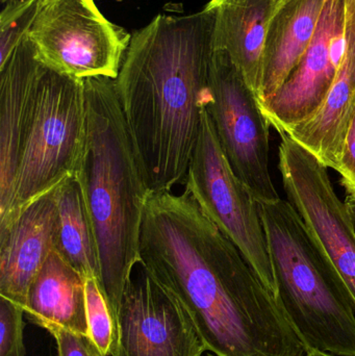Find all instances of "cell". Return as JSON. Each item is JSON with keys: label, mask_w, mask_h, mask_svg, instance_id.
<instances>
[{"label": "cell", "mask_w": 355, "mask_h": 356, "mask_svg": "<svg viewBox=\"0 0 355 356\" xmlns=\"http://www.w3.org/2000/svg\"><path fill=\"white\" fill-rule=\"evenodd\" d=\"M140 265L181 302L212 355L306 353L276 298L188 191L149 193Z\"/></svg>", "instance_id": "obj_1"}, {"label": "cell", "mask_w": 355, "mask_h": 356, "mask_svg": "<svg viewBox=\"0 0 355 356\" xmlns=\"http://www.w3.org/2000/svg\"><path fill=\"white\" fill-rule=\"evenodd\" d=\"M215 12L158 15L131 35L116 81L150 193L185 181L210 102Z\"/></svg>", "instance_id": "obj_2"}, {"label": "cell", "mask_w": 355, "mask_h": 356, "mask_svg": "<svg viewBox=\"0 0 355 356\" xmlns=\"http://www.w3.org/2000/svg\"><path fill=\"white\" fill-rule=\"evenodd\" d=\"M87 127L77 169L95 238L99 284L117 318L127 284L140 264V241L149 190L125 122L116 81L85 79Z\"/></svg>", "instance_id": "obj_3"}, {"label": "cell", "mask_w": 355, "mask_h": 356, "mask_svg": "<svg viewBox=\"0 0 355 356\" xmlns=\"http://www.w3.org/2000/svg\"><path fill=\"white\" fill-rule=\"evenodd\" d=\"M276 300L304 349L355 356V311L345 282L290 201L258 202Z\"/></svg>", "instance_id": "obj_4"}, {"label": "cell", "mask_w": 355, "mask_h": 356, "mask_svg": "<svg viewBox=\"0 0 355 356\" xmlns=\"http://www.w3.org/2000/svg\"><path fill=\"white\" fill-rule=\"evenodd\" d=\"M85 79L60 74L44 65L35 116L21 154L10 207L0 215V227L75 177L85 147Z\"/></svg>", "instance_id": "obj_5"}, {"label": "cell", "mask_w": 355, "mask_h": 356, "mask_svg": "<svg viewBox=\"0 0 355 356\" xmlns=\"http://www.w3.org/2000/svg\"><path fill=\"white\" fill-rule=\"evenodd\" d=\"M185 184V191L204 215L239 249L267 290L276 298V284L258 201L231 169L206 108L202 112L199 137Z\"/></svg>", "instance_id": "obj_6"}, {"label": "cell", "mask_w": 355, "mask_h": 356, "mask_svg": "<svg viewBox=\"0 0 355 356\" xmlns=\"http://www.w3.org/2000/svg\"><path fill=\"white\" fill-rule=\"evenodd\" d=\"M28 37L45 66L77 79H116L131 39L95 0H53L41 6Z\"/></svg>", "instance_id": "obj_7"}, {"label": "cell", "mask_w": 355, "mask_h": 356, "mask_svg": "<svg viewBox=\"0 0 355 356\" xmlns=\"http://www.w3.org/2000/svg\"><path fill=\"white\" fill-rule=\"evenodd\" d=\"M208 114L231 169L258 202L281 198L269 170V124L256 93L229 54L214 50Z\"/></svg>", "instance_id": "obj_8"}, {"label": "cell", "mask_w": 355, "mask_h": 356, "mask_svg": "<svg viewBox=\"0 0 355 356\" xmlns=\"http://www.w3.org/2000/svg\"><path fill=\"white\" fill-rule=\"evenodd\" d=\"M281 137L283 190L337 268L355 311V232L345 202L336 194L329 168L285 134Z\"/></svg>", "instance_id": "obj_9"}, {"label": "cell", "mask_w": 355, "mask_h": 356, "mask_svg": "<svg viewBox=\"0 0 355 356\" xmlns=\"http://www.w3.org/2000/svg\"><path fill=\"white\" fill-rule=\"evenodd\" d=\"M206 351L188 312L139 264L123 294L110 356H202Z\"/></svg>", "instance_id": "obj_10"}, {"label": "cell", "mask_w": 355, "mask_h": 356, "mask_svg": "<svg viewBox=\"0 0 355 356\" xmlns=\"http://www.w3.org/2000/svg\"><path fill=\"white\" fill-rule=\"evenodd\" d=\"M347 0H327L316 33L297 66L271 97L263 114L279 135L308 120L320 108L335 81L345 46Z\"/></svg>", "instance_id": "obj_11"}, {"label": "cell", "mask_w": 355, "mask_h": 356, "mask_svg": "<svg viewBox=\"0 0 355 356\" xmlns=\"http://www.w3.org/2000/svg\"><path fill=\"white\" fill-rule=\"evenodd\" d=\"M43 69L28 35L0 67V215L8 211L12 200Z\"/></svg>", "instance_id": "obj_12"}, {"label": "cell", "mask_w": 355, "mask_h": 356, "mask_svg": "<svg viewBox=\"0 0 355 356\" xmlns=\"http://www.w3.org/2000/svg\"><path fill=\"white\" fill-rule=\"evenodd\" d=\"M56 191L0 227V296L24 309L33 280L56 248Z\"/></svg>", "instance_id": "obj_13"}, {"label": "cell", "mask_w": 355, "mask_h": 356, "mask_svg": "<svg viewBox=\"0 0 355 356\" xmlns=\"http://www.w3.org/2000/svg\"><path fill=\"white\" fill-rule=\"evenodd\" d=\"M355 114V0H347L345 46L333 86L319 110L285 135L337 171Z\"/></svg>", "instance_id": "obj_14"}, {"label": "cell", "mask_w": 355, "mask_h": 356, "mask_svg": "<svg viewBox=\"0 0 355 356\" xmlns=\"http://www.w3.org/2000/svg\"><path fill=\"white\" fill-rule=\"evenodd\" d=\"M281 0H210L214 50L229 54L258 99L269 23Z\"/></svg>", "instance_id": "obj_15"}, {"label": "cell", "mask_w": 355, "mask_h": 356, "mask_svg": "<svg viewBox=\"0 0 355 356\" xmlns=\"http://www.w3.org/2000/svg\"><path fill=\"white\" fill-rule=\"evenodd\" d=\"M327 0H281L267 31L258 102L273 95L302 60Z\"/></svg>", "instance_id": "obj_16"}, {"label": "cell", "mask_w": 355, "mask_h": 356, "mask_svg": "<svg viewBox=\"0 0 355 356\" xmlns=\"http://www.w3.org/2000/svg\"><path fill=\"white\" fill-rule=\"evenodd\" d=\"M24 311L40 327L53 324L89 336L85 277L56 249L33 280Z\"/></svg>", "instance_id": "obj_17"}, {"label": "cell", "mask_w": 355, "mask_h": 356, "mask_svg": "<svg viewBox=\"0 0 355 356\" xmlns=\"http://www.w3.org/2000/svg\"><path fill=\"white\" fill-rule=\"evenodd\" d=\"M56 202L58 229L54 249L83 277L95 276L99 280L95 238L76 178L56 191Z\"/></svg>", "instance_id": "obj_18"}, {"label": "cell", "mask_w": 355, "mask_h": 356, "mask_svg": "<svg viewBox=\"0 0 355 356\" xmlns=\"http://www.w3.org/2000/svg\"><path fill=\"white\" fill-rule=\"evenodd\" d=\"M41 10L40 0H18L6 3L0 14V67L28 35Z\"/></svg>", "instance_id": "obj_19"}, {"label": "cell", "mask_w": 355, "mask_h": 356, "mask_svg": "<svg viewBox=\"0 0 355 356\" xmlns=\"http://www.w3.org/2000/svg\"><path fill=\"white\" fill-rule=\"evenodd\" d=\"M85 309L89 337L104 356L112 355L116 326L106 297L95 276L85 277Z\"/></svg>", "instance_id": "obj_20"}, {"label": "cell", "mask_w": 355, "mask_h": 356, "mask_svg": "<svg viewBox=\"0 0 355 356\" xmlns=\"http://www.w3.org/2000/svg\"><path fill=\"white\" fill-rule=\"evenodd\" d=\"M25 311L20 305L0 296V356H24Z\"/></svg>", "instance_id": "obj_21"}, {"label": "cell", "mask_w": 355, "mask_h": 356, "mask_svg": "<svg viewBox=\"0 0 355 356\" xmlns=\"http://www.w3.org/2000/svg\"><path fill=\"white\" fill-rule=\"evenodd\" d=\"M44 330L56 340L58 356H104L89 336L53 324Z\"/></svg>", "instance_id": "obj_22"}, {"label": "cell", "mask_w": 355, "mask_h": 356, "mask_svg": "<svg viewBox=\"0 0 355 356\" xmlns=\"http://www.w3.org/2000/svg\"><path fill=\"white\" fill-rule=\"evenodd\" d=\"M337 172L348 195H355V114L344 141Z\"/></svg>", "instance_id": "obj_23"}, {"label": "cell", "mask_w": 355, "mask_h": 356, "mask_svg": "<svg viewBox=\"0 0 355 356\" xmlns=\"http://www.w3.org/2000/svg\"><path fill=\"white\" fill-rule=\"evenodd\" d=\"M344 202H345L346 209H347L348 215H349L350 221H352L355 232V195H348Z\"/></svg>", "instance_id": "obj_24"}, {"label": "cell", "mask_w": 355, "mask_h": 356, "mask_svg": "<svg viewBox=\"0 0 355 356\" xmlns=\"http://www.w3.org/2000/svg\"><path fill=\"white\" fill-rule=\"evenodd\" d=\"M304 356H341L331 355V353H324V351L315 350V349H311V350H306L304 353Z\"/></svg>", "instance_id": "obj_25"}, {"label": "cell", "mask_w": 355, "mask_h": 356, "mask_svg": "<svg viewBox=\"0 0 355 356\" xmlns=\"http://www.w3.org/2000/svg\"><path fill=\"white\" fill-rule=\"evenodd\" d=\"M53 1V0H40L41 2V6H45V4L49 3V2Z\"/></svg>", "instance_id": "obj_26"}, {"label": "cell", "mask_w": 355, "mask_h": 356, "mask_svg": "<svg viewBox=\"0 0 355 356\" xmlns=\"http://www.w3.org/2000/svg\"><path fill=\"white\" fill-rule=\"evenodd\" d=\"M0 1L2 2V3H8V2H13V1H18V0H0Z\"/></svg>", "instance_id": "obj_27"}, {"label": "cell", "mask_w": 355, "mask_h": 356, "mask_svg": "<svg viewBox=\"0 0 355 356\" xmlns=\"http://www.w3.org/2000/svg\"><path fill=\"white\" fill-rule=\"evenodd\" d=\"M206 356H216V355H212V353H210V355H208Z\"/></svg>", "instance_id": "obj_28"}]
</instances>
